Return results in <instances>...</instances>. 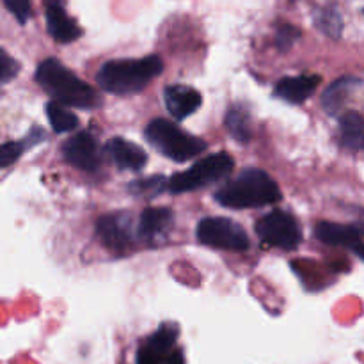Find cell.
I'll return each instance as SVG.
<instances>
[{
    "label": "cell",
    "mask_w": 364,
    "mask_h": 364,
    "mask_svg": "<svg viewBox=\"0 0 364 364\" xmlns=\"http://www.w3.org/2000/svg\"><path fill=\"white\" fill-rule=\"evenodd\" d=\"M301 38V31L295 25H281L276 32V45L281 52H288L294 43Z\"/></svg>",
    "instance_id": "cell-24"
},
{
    "label": "cell",
    "mask_w": 364,
    "mask_h": 364,
    "mask_svg": "<svg viewBox=\"0 0 364 364\" xmlns=\"http://www.w3.org/2000/svg\"><path fill=\"white\" fill-rule=\"evenodd\" d=\"M164 364H185V354L183 350H173L167 355L166 363Z\"/></svg>",
    "instance_id": "cell-27"
},
{
    "label": "cell",
    "mask_w": 364,
    "mask_h": 364,
    "mask_svg": "<svg viewBox=\"0 0 364 364\" xmlns=\"http://www.w3.org/2000/svg\"><path fill=\"white\" fill-rule=\"evenodd\" d=\"M162 71L164 63L159 55H146L142 59H116L100 68L96 82L110 95L130 96L141 92Z\"/></svg>",
    "instance_id": "cell-2"
},
{
    "label": "cell",
    "mask_w": 364,
    "mask_h": 364,
    "mask_svg": "<svg viewBox=\"0 0 364 364\" xmlns=\"http://www.w3.org/2000/svg\"><path fill=\"white\" fill-rule=\"evenodd\" d=\"M315 23L320 31L326 32L331 38H340L341 31H343V21L336 9H320L315 14Z\"/></svg>",
    "instance_id": "cell-23"
},
{
    "label": "cell",
    "mask_w": 364,
    "mask_h": 364,
    "mask_svg": "<svg viewBox=\"0 0 364 364\" xmlns=\"http://www.w3.org/2000/svg\"><path fill=\"white\" fill-rule=\"evenodd\" d=\"M233 159L228 153H213L194 164L191 169L174 174L171 180H167V188L173 194L198 191V188L226 178L233 171Z\"/></svg>",
    "instance_id": "cell-5"
},
{
    "label": "cell",
    "mask_w": 364,
    "mask_h": 364,
    "mask_svg": "<svg viewBox=\"0 0 364 364\" xmlns=\"http://www.w3.org/2000/svg\"><path fill=\"white\" fill-rule=\"evenodd\" d=\"M167 188V180L164 176H148L142 180H135L128 185V191L141 198H153Z\"/></svg>",
    "instance_id": "cell-22"
},
{
    "label": "cell",
    "mask_w": 364,
    "mask_h": 364,
    "mask_svg": "<svg viewBox=\"0 0 364 364\" xmlns=\"http://www.w3.org/2000/svg\"><path fill=\"white\" fill-rule=\"evenodd\" d=\"M46 117L55 134H64V132H71L78 127V117L73 112L66 109V107L59 105L55 102L46 103Z\"/></svg>",
    "instance_id": "cell-21"
},
{
    "label": "cell",
    "mask_w": 364,
    "mask_h": 364,
    "mask_svg": "<svg viewBox=\"0 0 364 364\" xmlns=\"http://www.w3.org/2000/svg\"><path fill=\"white\" fill-rule=\"evenodd\" d=\"M180 329L176 323H162L137 350L135 364H164L173 352Z\"/></svg>",
    "instance_id": "cell-10"
},
{
    "label": "cell",
    "mask_w": 364,
    "mask_h": 364,
    "mask_svg": "<svg viewBox=\"0 0 364 364\" xmlns=\"http://www.w3.org/2000/svg\"><path fill=\"white\" fill-rule=\"evenodd\" d=\"M105 151L110 160L123 171H141L148 164V155L144 149L127 139H110L105 146Z\"/></svg>",
    "instance_id": "cell-15"
},
{
    "label": "cell",
    "mask_w": 364,
    "mask_h": 364,
    "mask_svg": "<svg viewBox=\"0 0 364 364\" xmlns=\"http://www.w3.org/2000/svg\"><path fill=\"white\" fill-rule=\"evenodd\" d=\"M173 212L167 208H146L139 217L137 238L153 244L159 238L166 237L173 228Z\"/></svg>",
    "instance_id": "cell-16"
},
{
    "label": "cell",
    "mask_w": 364,
    "mask_h": 364,
    "mask_svg": "<svg viewBox=\"0 0 364 364\" xmlns=\"http://www.w3.org/2000/svg\"><path fill=\"white\" fill-rule=\"evenodd\" d=\"M34 77L43 91L59 105L75 109H95L100 105L98 92L57 59L43 60Z\"/></svg>",
    "instance_id": "cell-1"
},
{
    "label": "cell",
    "mask_w": 364,
    "mask_h": 364,
    "mask_svg": "<svg viewBox=\"0 0 364 364\" xmlns=\"http://www.w3.org/2000/svg\"><path fill=\"white\" fill-rule=\"evenodd\" d=\"M201 244L224 251H247L251 242L244 228L226 217H206L198 226Z\"/></svg>",
    "instance_id": "cell-6"
},
{
    "label": "cell",
    "mask_w": 364,
    "mask_h": 364,
    "mask_svg": "<svg viewBox=\"0 0 364 364\" xmlns=\"http://www.w3.org/2000/svg\"><path fill=\"white\" fill-rule=\"evenodd\" d=\"M96 235L112 251H127L137 238L132 217L128 213H110L100 217L96 223Z\"/></svg>",
    "instance_id": "cell-8"
},
{
    "label": "cell",
    "mask_w": 364,
    "mask_h": 364,
    "mask_svg": "<svg viewBox=\"0 0 364 364\" xmlns=\"http://www.w3.org/2000/svg\"><path fill=\"white\" fill-rule=\"evenodd\" d=\"M281 199V188L262 169H244L215 192V201L226 208H259Z\"/></svg>",
    "instance_id": "cell-3"
},
{
    "label": "cell",
    "mask_w": 364,
    "mask_h": 364,
    "mask_svg": "<svg viewBox=\"0 0 364 364\" xmlns=\"http://www.w3.org/2000/svg\"><path fill=\"white\" fill-rule=\"evenodd\" d=\"M361 78L355 77H343L340 78V80L333 82L322 95V107L326 109V112L329 114V116H336V114L343 109L348 96H350L355 89L361 87Z\"/></svg>",
    "instance_id": "cell-17"
},
{
    "label": "cell",
    "mask_w": 364,
    "mask_h": 364,
    "mask_svg": "<svg viewBox=\"0 0 364 364\" xmlns=\"http://www.w3.org/2000/svg\"><path fill=\"white\" fill-rule=\"evenodd\" d=\"M256 233L269 245L287 249V251L297 247L302 238L297 219L288 212H281V210H274V212L262 217L256 224Z\"/></svg>",
    "instance_id": "cell-7"
},
{
    "label": "cell",
    "mask_w": 364,
    "mask_h": 364,
    "mask_svg": "<svg viewBox=\"0 0 364 364\" xmlns=\"http://www.w3.org/2000/svg\"><path fill=\"white\" fill-rule=\"evenodd\" d=\"M322 82L320 75H299V77H284L274 87V96L287 103L306 102Z\"/></svg>",
    "instance_id": "cell-14"
},
{
    "label": "cell",
    "mask_w": 364,
    "mask_h": 364,
    "mask_svg": "<svg viewBox=\"0 0 364 364\" xmlns=\"http://www.w3.org/2000/svg\"><path fill=\"white\" fill-rule=\"evenodd\" d=\"M2 2L21 25L27 23L31 18V0H2Z\"/></svg>",
    "instance_id": "cell-26"
},
{
    "label": "cell",
    "mask_w": 364,
    "mask_h": 364,
    "mask_svg": "<svg viewBox=\"0 0 364 364\" xmlns=\"http://www.w3.org/2000/svg\"><path fill=\"white\" fill-rule=\"evenodd\" d=\"M164 102H166V107L171 112V116L181 121L187 119L194 112H198L203 103V98L199 91H196L194 87H188V85L183 84H173L164 89Z\"/></svg>",
    "instance_id": "cell-13"
},
{
    "label": "cell",
    "mask_w": 364,
    "mask_h": 364,
    "mask_svg": "<svg viewBox=\"0 0 364 364\" xmlns=\"http://www.w3.org/2000/svg\"><path fill=\"white\" fill-rule=\"evenodd\" d=\"M45 18L48 34L57 43H73L82 36V28L70 16L64 0H45Z\"/></svg>",
    "instance_id": "cell-11"
},
{
    "label": "cell",
    "mask_w": 364,
    "mask_h": 364,
    "mask_svg": "<svg viewBox=\"0 0 364 364\" xmlns=\"http://www.w3.org/2000/svg\"><path fill=\"white\" fill-rule=\"evenodd\" d=\"M315 237L327 245L354 249L355 255L363 258V231L358 226L334 223H318L315 228Z\"/></svg>",
    "instance_id": "cell-12"
},
{
    "label": "cell",
    "mask_w": 364,
    "mask_h": 364,
    "mask_svg": "<svg viewBox=\"0 0 364 364\" xmlns=\"http://www.w3.org/2000/svg\"><path fill=\"white\" fill-rule=\"evenodd\" d=\"M146 141L159 153L174 162H187L206 149V142L199 137L187 134L171 121L153 119L144 130Z\"/></svg>",
    "instance_id": "cell-4"
},
{
    "label": "cell",
    "mask_w": 364,
    "mask_h": 364,
    "mask_svg": "<svg viewBox=\"0 0 364 364\" xmlns=\"http://www.w3.org/2000/svg\"><path fill=\"white\" fill-rule=\"evenodd\" d=\"M226 123L228 132L231 134V137L237 139L238 142H249L251 141V114L245 109L244 105H233L226 114Z\"/></svg>",
    "instance_id": "cell-20"
},
{
    "label": "cell",
    "mask_w": 364,
    "mask_h": 364,
    "mask_svg": "<svg viewBox=\"0 0 364 364\" xmlns=\"http://www.w3.org/2000/svg\"><path fill=\"white\" fill-rule=\"evenodd\" d=\"M18 71H20V64L6 50L0 48V84H6V82L13 80L18 75Z\"/></svg>",
    "instance_id": "cell-25"
},
{
    "label": "cell",
    "mask_w": 364,
    "mask_h": 364,
    "mask_svg": "<svg viewBox=\"0 0 364 364\" xmlns=\"http://www.w3.org/2000/svg\"><path fill=\"white\" fill-rule=\"evenodd\" d=\"M46 137L45 132L41 128H32V132L28 134V137L21 139L18 142H6V144L0 146V169L4 167H9L23 155L25 149L32 148L38 142H43V139Z\"/></svg>",
    "instance_id": "cell-19"
},
{
    "label": "cell",
    "mask_w": 364,
    "mask_h": 364,
    "mask_svg": "<svg viewBox=\"0 0 364 364\" xmlns=\"http://www.w3.org/2000/svg\"><path fill=\"white\" fill-rule=\"evenodd\" d=\"M63 155L70 166L85 173H95L102 164L96 139L89 132H78L73 137L68 139L63 146Z\"/></svg>",
    "instance_id": "cell-9"
},
{
    "label": "cell",
    "mask_w": 364,
    "mask_h": 364,
    "mask_svg": "<svg viewBox=\"0 0 364 364\" xmlns=\"http://www.w3.org/2000/svg\"><path fill=\"white\" fill-rule=\"evenodd\" d=\"M341 146L350 151H361L364 141V121L359 112H345L340 117Z\"/></svg>",
    "instance_id": "cell-18"
}]
</instances>
